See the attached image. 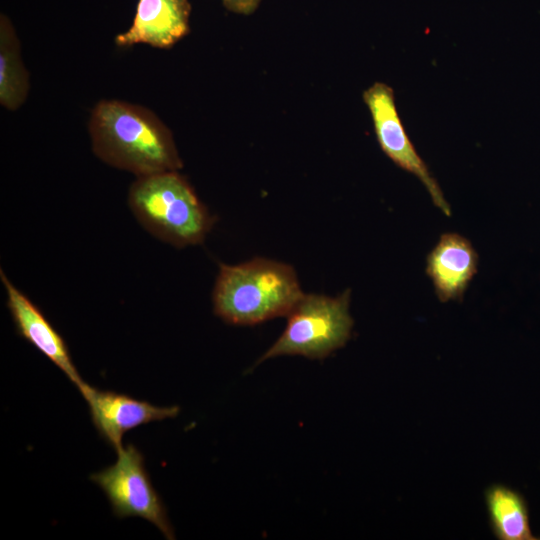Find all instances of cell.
<instances>
[{
    "mask_svg": "<svg viewBox=\"0 0 540 540\" xmlns=\"http://www.w3.org/2000/svg\"><path fill=\"white\" fill-rule=\"evenodd\" d=\"M89 134L99 159L137 177L182 168L171 131L142 106L119 100L99 101L90 116Z\"/></svg>",
    "mask_w": 540,
    "mask_h": 540,
    "instance_id": "obj_1",
    "label": "cell"
},
{
    "mask_svg": "<svg viewBox=\"0 0 540 540\" xmlns=\"http://www.w3.org/2000/svg\"><path fill=\"white\" fill-rule=\"evenodd\" d=\"M303 294L288 264L260 257L237 265L220 263L213 311L226 323L254 325L287 316Z\"/></svg>",
    "mask_w": 540,
    "mask_h": 540,
    "instance_id": "obj_2",
    "label": "cell"
},
{
    "mask_svg": "<svg viewBox=\"0 0 540 540\" xmlns=\"http://www.w3.org/2000/svg\"><path fill=\"white\" fill-rule=\"evenodd\" d=\"M128 203L148 232L179 248L202 243L215 223L178 171L137 177L129 189Z\"/></svg>",
    "mask_w": 540,
    "mask_h": 540,
    "instance_id": "obj_3",
    "label": "cell"
},
{
    "mask_svg": "<svg viewBox=\"0 0 540 540\" xmlns=\"http://www.w3.org/2000/svg\"><path fill=\"white\" fill-rule=\"evenodd\" d=\"M350 289L336 297L303 294L287 315V325L258 363L283 355L324 359L351 337Z\"/></svg>",
    "mask_w": 540,
    "mask_h": 540,
    "instance_id": "obj_4",
    "label": "cell"
},
{
    "mask_svg": "<svg viewBox=\"0 0 540 540\" xmlns=\"http://www.w3.org/2000/svg\"><path fill=\"white\" fill-rule=\"evenodd\" d=\"M116 462L90 475L105 493L118 518L140 517L155 525L168 540L175 539L166 508L153 487L142 453L133 445L123 446Z\"/></svg>",
    "mask_w": 540,
    "mask_h": 540,
    "instance_id": "obj_5",
    "label": "cell"
},
{
    "mask_svg": "<svg viewBox=\"0 0 540 540\" xmlns=\"http://www.w3.org/2000/svg\"><path fill=\"white\" fill-rule=\"evenodd\" d=\"M373 122L377 142L385 155L398 167L416 176L425 186L434 205L446 216L451 208L426 163L412 144L398 114L393 89L375 82L363 92Z\"/></svg>",
    "mask_w": 540,
    "mask_h": 540,
    "instance_id": "obj_6",
    "label": "cell"
},
{
    "mask_svg": "<svg viewBox=\"0 0 540 540\" xmlns=\"http://www.w3.org/2000/svg\"><path fill=\"white\" fill-rule=\"evenodd\" d=\"M87 402L91 420L100 437L115 451L122 448L123 436L139 426L174 418L178 406L159 407L114 391L99 390L86 382L78 387Z\"/></svg>",
    "mask_w": 540,
    "mask_h": 540,
    "instance_id": "obj_7",
    "label": "cell"
},
{
    "mask_svg": "<svg viewBox=\"0 0 540 540\" xmlns=\"http://www.w3.org/2000/svg\"><path fill=\"white\" fill-rule=\"evenodd\" d=\"M0 279L6 291V304L17 333L57 366L78 388L85 381L73 363L61 334L38 306L13 285L2 269Z\"/></svg>",
    "mask_w": 540,
    "mask_h": 540,
    "instance_id": "obj_8",
    "label": "cell"
},
{
    "mask_svg": "<svg viewBox=\"0 0 540 540\" xmlns=\"http://www.w3.org/2000/svg\"><path fill=\"white\" fill-rule=\"evenodd\" d=\"M426 273L437 298L461 301L478 271L479 256L472 243L455 232L443 233L426 259Z\"/></svg>",
    "mask_w": 540,
    "mask_h": 540,
    "instance_id": "obj_9",
    "label": "cell"
},
{
    "mask_svg": "<svg viewBox=\"0 0 540 540\" xmlns=\"http://www.w3.org/2000/svg\"><path fill=\"white\" fill-rule=\"evenodd\" d=\"M188 0H139L132 25L115 37L118 46L169 48L189 31Z\"/></svg>",
    "mask_w": 540,
    "mask_h": 540,
    "instance_id": "obj_10",
    "label": "cell"
},
{
    "mask_svg": "<svg viewBox=\"0 0 540 540\" xmlns=\"http://www.w3.org/2000/svg\"><path fill=\"white\" fill-rule=\"evenodd\" d=\"M489 524L498 540H537L530 526L528 504L518 491L495 483L484 492Z\"/></svg>",
    "mask_w": 540,
    "mask_h": 540,
    "instance_id": "obj_11",
    "label": "cell"
},
{
    "mask_svg": "<svg viewBox=\"0 0 540 540\" xmlns=\"http://www.w3.org/2000/svg\"><path fill=\"white\" fill-rule=\"evenodd\" d=\"M29 77L21 59L20 44L10 21H0V103L8 110L18 109L26 100Z\"/></svg>",
    "mask_w": 540,
    "mask_h": 540,
    "instance_id": "obj_12",
    "label": "cell"
},
{
    "mask_svg": "<svg viewBox=\"0 0 540 540\" xmlns=\"http://www.w3.org/2000/svg\"><path fill=\"white\" fill-rule=\"evenodd\" d=\"M261 0H228L226 8L239 14H251L258 7Z\"/></svg>",
    "mask_w": 540,
    "mask_h": 540,
    "instance_id": "obj_13",
    "label": "cell"
},
{
    "mask_svg": "<svg viewBox=\"0 0 540 540\" xmlns=\"http://www.w3.org/2000/svg\"><path fill=\"white\" fill-rule=\"evenodd\" d=\"M223 4L226 5V3L228 2V0H222Z\"/></svg>",
    "mask_w": 540,
    "mask_h": 540,
    "instance_id": "obj_14",
    "label": "cell"
}]
</instances>
